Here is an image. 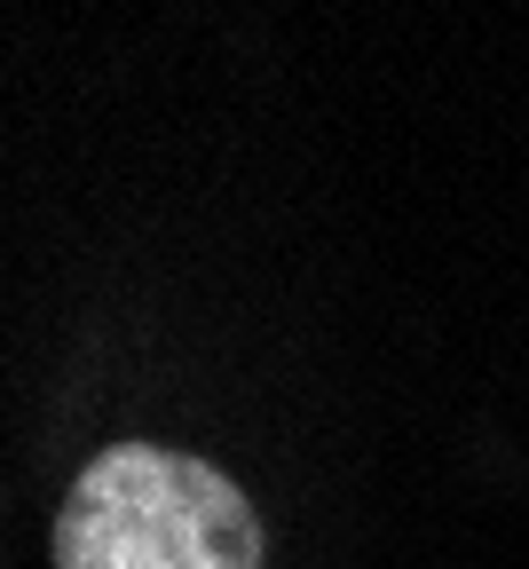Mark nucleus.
Returning <instances> with one entry per match:
<instances>
[{"label":"nucleus","instance_id":"1","mask_svg":"<svg viewBox=\"0 0 529 569\" xmlns=\"http://www.w3.org/2000/svg\"><path fill=\"white\" fill-rule=\"evenodd\" d=\"M56 569H261V522L221 467L111 443L56 515Z\"/></svg>","mask_w":529,"mask_h":569}]
</instances>
